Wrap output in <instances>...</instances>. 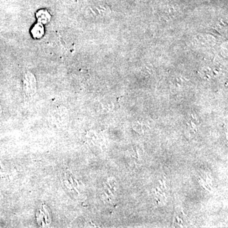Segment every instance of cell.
<instances>
[{
  "label": "cell",
  "mask_w": 228,
  "mask_h": 228,
  "mask_svg": "<svg viewBox=\"0 0 228 228\" xmlns=\"http://www.w3.org/2000/svg\"><path fill=\"white\" fill-rule=\"evenodd\" d=\"M163 186H164V189H167V186H166V184H165V180H163Z\"/></svg>",
  "instance_id": "5b68a950"
},
{
  "label": "cell",
  "mask_w": 228,
  "mask_h": 228,
  "mask_svg": "<svg viewBox=\"0 0 228 228\" xmlns=\"http://www.w3.org/2000/svg\"><path fill=\"white\" fill-rule=\"evenodd\" d=\"M177 220H178V222H180V219H179V217H178V216L177 217Z\"/></svg>",
  "instance_id": "30bf717a"
},
{
  "label": "cell",
  "mask_w": 228,
  "mask_h": 228,
  "mask_svg": "<svg viewBox=\"0 0 228 228\" xmlns=\"http://www.w3.org/2000/svg\"><path fill=\"white\" fill-rule=\"evenodd\" d=\"M181 212H182V213H183V215H184V216H186V214H184V212H183V209H182V210H181Z\"/></svg>",
  "instance_id": "9c48e42d"
},
{
  "label": "cell",
  "mask_w": 228,
  "mask_h": 228,
  "mask_svg": "<svg viewBox=\"0 0 228 228\" xmlns=\"http://www.w3.org/2000/svg\"><path fill=\"white\" fill-rule=\"evenodd\" d=\"M157 189H158V191H160V193H162V189H161L159 187H157Z\"/></svg>",
  "instance_id": "52a82bcc"
},
{
  "label": "cell",
  "mask_w": 228,
  "mask_h": 228,
  "mask_svg": "<svg viewBox=\"0 0 228 228\" xmlns=\"http://www.w3.org/2000/svg\"><path fill=\"white\" fill-rule=\"evenodd\" d=\"M158 182H159V183L161 184V185H160V186H161V187H162V186H163V183H162V182L160 180H158Z\"/></svg>",
  "instance_id": "ba28073f"
},
{
  "label": "cell",
  "mask_w": 228,
  "mask_h": 228,
  "mask_svg": "<svg viewBox=\"0 0 228 228\" xmlns=\"http://www.w3.org/2000/svg\"><path fill=\"white\" fill-rule=\"evenodd\" d=\"M136 154H137V158H138V159H139H139H140V156H139V152H138V150H137V148H136Z\"/></svg>",
  "instance_id": "277c9868"
},
{
  "label": "cell",
  "mask_w": 228,
  "mask_h": 228,
  "mask_svg": "<svg viewBox=\"0 0 228 228\" xmlns=\"http://www.w3.org/2000/svg\"><path fill=\"white\" fill-rule=\"evenodd\" d=\"M24 88L28 93H32L36 90V79L30 72H27L23 78Z\"/></svg>",
  "instance_id": "6da1fadb"
},
{
  "label": "cell",
  "mask_w": 228,
  "mask_h": 228,
  "mask_svg": "<svg viewBox=\"0 0 228 228\" xmlns=\"http://www.w3.org/2000/svg\"><path fill=\"white\" fill-rule=\"evenodd\" d=\"M44 27L40 23L36 24L32 30V34L34 38H39L44 34Z\"/></svg>",
  "instance_id": "3957f363"
},
{
  "label": "cell",
  "mask_w": 228,
  "mask_h": 228,
  "mask_svg": "<svg viewBox=\"0 0 228 228\" xmlns=\"http://www.w3.org/2000/svg\"><path fill=\"white\" fill-rule=\"evenodd\" d=\"M202 187H203V188H204V189H205V190H207V191H209V192H210V190H209V189L208 188H207V187H205V186L204 185L202 184Z\"/></svg>",
  "instance_id": "8992f818"
},
{
  "label": "cell",
  "mask_w": 228,
  "mask_h": 228,
  "mask_svg": "<svg viewBox=\"0 0 228 228\" xmlns=\"http://www.w3.org/2000/svg\"><path fill=\"white\" fill-rule=\"evenodd\" d=\"M36 18L41 23H46L50 20L51 15L48 10L41 9L36 13Z\"/></svg>",
  "instance_id": "7a4b0ae2"
}]
</instances>
